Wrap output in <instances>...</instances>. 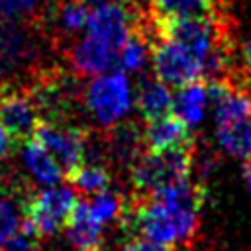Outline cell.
<instances>
[{
	"instance_id": "obj_18",
	"label": "cell",
	"mask_w": 251,
	"mask_h": 251,
	"mask_svg": "<svg viewBox=\"0 0 251 251\" xmlns=\"http://www.w3.org/2000/svg\"><path fill=\"white\" fill-rule=\"evenodd\" d=\"M71 186L80 194H98L112 186V173L102 163H82L73 175L67 176Z\"/></svg>"
},
{
	"instance_id": "obj_8",
	"label": "cell",
	"mask_w": 251,
	"mask_h": 251,
	"mask_svg": "<svg viewBox=\"0 0 251 251\" xmlns=\"http://www.w3.org/2000/svg\"><path fill=\"white\" fill-rule=\"evenodd\" d=\"M73 73L80 76H98L120 67V51L96 35L86 33L63 49Z\"/></svg>"
},
{
	"instance_id": "obj_25",
	"label": "cell",
	"mask_w": 251,
	"mask_h": 251,
	"mask_svg": "<svg viewBox=\"0 0 251 251\" xmlns=\"http://www.w3.org/2000/svg\"><path fill=\"white\" fill-rule=\"evenodd\" d=\"M14 147H18V145L14 143V139L10 137V133L0 126V165H2V161L12 153Z\"/></svg>"
},
{
	"instance_id": "obj_4",
	"label": "cell",
	"mask_w": 251,
	"mask_h": 251,
	"mask_svg": "<svg viewBox=\"0 0 251 251\" xmlns=\"http://www.w3.org/2000/svg\"><path fill=\"white\" fill-rule=\"evenodd\" d=\"M84 108L102 126L110 127L124 120L131 108L129 80L124 73L98 75L82 94Z\"/></svg>"
},
{
	"instance_id": "obj_11",
	"label": "cell",
	"mask_w": 251,
	"mask_h": 251,
	"mask_svg": "<svg viewBox=\"0 0 251 251\" xmlns=\"http://www.w3.org/2000/svg\"><path fill=\"white\" fill-rule=\"evenodd\" d=\"M0 55L6 63L16 67L33 63L37 53L31 25L4 22V25H0Z\"/></svg>"
},
{
	"instance_id": "obj_21",
	"label": "cell",
	"mask_w": 251,
	"mask_h": 251,
	"mask_svg": "<svg viewBox=\"0 0 251 251\" xmlns=\"http://www.w3.org/2000/svg\"><path fill=\"white\" fill-rule=\"evenodd\" d=\"M88 202V208L92 212V216L100 222V224H110V222H118L122 220V214H124V206H126V200L114 192V190H104V192H98V194H92Z\"/></svg>"
},
{
	"instance_id": "obj_17",
	"label": "cell",
	"mask_w": 251,
	"mask_h": 251,
	"mask_svg": "<svg viewBox=\"0 0 251 251\" xmlns=\"http://www.w3.org/2000/svg\"><path fill=\"white\" fill-rule=\"evenodd\" d=\"M151 12L157 18H210L222 10L214 0H151Z\"/></svg>"
},
{
	"instance_id": "obj_14",
	"label": "cell",
	"mask_w": 251,
	"mask_h": 251,
	"mask_svg": "<svg viewBox=\"0 0 251 251\" xmlns=\"http://www.w3.org/2000/svg\"><path fill=\"white\" fill-rule=\"evenodd\" d=\"M135 104L141 118L149 122L173 112V94L169 86L161 82L157 76H145L137 86Z\"/></svg>"
},
{
	"instance_id": "obj_28",
	"label": "cell",
	"mask_w": 251,
	"mask_h": 251,
	"mask_svg": "<svg viewBox=\"0 0 251 251\" xmlns=\"http://www.w3.org/2000/svg\"><path fill=\"white\" fill-rule=\"evenodd\" d=\"M245 180H247V186H249V190H251V175H245Z\"/></svg>"
},
{
	"instance_id": "obj_6",
	"label": "cell",
	"mask_w": 251,
	"mask_h": 251,
	"mask_svg": "<svg viewBox=\"0 0 251 251\" xmlns=\"http://www.w3.org/2000/svg\"><path fill=\"white\" fill-rule=\"evenodd\" d=\"M153 76L167 86H182L202 78V61L184 45L159 37L151 47Z\"/></svg>"
},
{
	"instance_id": "obj_13",
	"label": "cell",
	"mask_w": 251,
	"mask_h": 251,
	"mask_svg": "<svg viewBox=\"0 0 251 251\" xmlns=\"http://www.w3.org/2000/svg\"><path fill=\"white\" fill-rule=\"evenodd\" d=\"M65 233H67V239L80 251L100 247L102 224L92 216L86 200H78L75 204L73 212L65 222Z\"/></svg>"
},
{
	"instance_id": "obj_12",
	"label": "cell",
	"mask_w": 251,
	"mask_h": 251,
	"mask_svg": "<svg viewBox=\"0 0 251 251\" xmlns=\"http://www.w3.org/2000/svg\"><path fill=\"white\" fill-rule=\"evenodd\" d=\"M190 131L184 120H180L175 112L149 120L143 126V145L145 149L157 151V149H167V147H176L190 143Z\"/></svg>"
},
{
	"instance_id": "obj_2",
	"label": "cell",
	"mask_w": 251,
	"mask_h": 251,
	"mask_svg": "<svg viewBox=\"0 0 251 251\" xmlns=\"http://www.w3.org/2000/svg\"><path fill=\"white\" fill-rule=\"evenodd\" d=\"M25 88L37 108L39 120L55 124H71L73 114L82 102L84 94L75 76L57 67L33 73V78Z\"/></svg>"
},
{
	"instance_id": "obj_1",
	"label": "cell",
	"mask_w": 251,
	"mask_h": 251,
	"mask_svg": "<svg viewBox=\"0 0 251 251\" xmlns=\"http://www.w3.org/2000/svg\"><path fill=\"white\" fill-rule=\"evenodd\" d=\"M194 165V141L167 147V149H143L137 161L129 169L133 194L149 196L157 190L188 178Z\"/></svg>"
},
{
	"instance_id": "obj_9",
	"label": "cell",
	"mask_w": 251,
	"mask_h": 251,
	"mask_svg": "<svg viewBox=\"0 0 251 251\" xmlns=\"http://www.w3.org/2000/svg\"><path fill=\"white\" fill-rule=\"evenodd\" d=\"M104 155L108 161L122 169H131L137 157L143 153V127L133 120H120L118 124L106 127L102 135Z\"/></svg>"
},
{
	"instance_id": "obj_24",
	"label": "cell",
	"mask_w": 251,
	"mask_h": 251,
	"mask_svg": "<svg viewBox=\"0 0 251 251\" xmlns=\"http://www.w3.org/2000/svg\"><path fill=\"white\" fill-rule=\"evenodd\" d=\"M31 237H27L25 233H18L14 235L12 239H8L6 243L0 245V251H33V245H31Z\"/></svg>"
},
{
	"instance_id": "obj_19",
	"label": "cell",
	"mask_w": 251,
	"mask_h": 251,
	"mask_svg": "<svg viewBox=\"0 0 251 251\" xmlns=\"http://www.w3.org/2000/svg\"><path fill=\"white\" fill-rule=\"evenodd\" d=\"M220 145L233 157L247 159L251 155V118L218 126Z\"/></svg>"
},
{
	"instance_id": "obj_16",
	"label": "cell",
	"mask_w": 251,
	"mask_h": 251,
	"mask_svg": "<svg viewBox=\"0 0 251 251\" xmlns=\"http://www.w3.org/2000/svg\"><path fill=\"white\" fill-rule=\"evenodd\" d=\"M22 159H24L27 171L33 175V178L41 184L55 186L63 178V171L57 165V161L35 139H27L22 145Z\"/></svg>"
},
{
	"instance_id": "obj_5",
	"label": "cell",
	"mask_w": 251,
	"mask_h": 251,
	"mask_svg": "<svg viewBox=\"0 0 251 251\" xmlns=\"http://www.w3.org/2000/svg\"><path fill=\"white\" fill-rule=\"evenodd\" d=\"M88 137L90 133L80 126L39 120L31 139H35L49 151V155L61 167L63 178H67L84 163Z\"/></svg>"
},
{
	"instance_id": "obj_15",
	"label": "cell",
	"mask_w": 251,
	"mask_h": 251,
	"mask_svg": "<svg viewBox=\"0 0 251 251\" xmlns=\"http://www.w3.org/2000/svg\"><path fill=\"white\" fill-rule=\"evenodd\" d=\"M206 102H208V84L204 78H198L178 86L176 94L173 96V112L180 120H184V124L190 127L202 120Z\"/></svg>"
},
{
	"instance_id": "obj_22",
	"label": "cell",
	"mask_w": 251,
	"mask_h": 251,
	"mask_svg": "<svg viewBox=\"0 0 251 251\" xmlns=\"http://www.w3.org/2000/svg\"><path fill=\"white\" fill-rule=\"evenodd\" d=\"M22 229V200L0 194V245L18 235Z\"/></svg>"
},
{
	"instance_id": "obj_26",
	"label": "cell",
	"mask_w": 251,
	"mask_h": 251,
	"mask_svg": "<svg viewBox=\"0 0 251 251\" xmlns=\"http://www.w3.org/2000/svg\"><path fill=\"white\" fill-rule=\"evenodd\" d=\"M239 59H241V67L251 69V33L241 41V47H239Z\"/></svg>"
},
{
	"instance_id": "obj_23",
	"label": "cell",
	"mask_w": 251,
	"mask_h": 251,
	"mask_svg": "<svg viewBox=\"0 0 251 251\" xmlns=\"http://www.w3.org/2000/svg\"><path fill=\"white\" fill-rule=\"evenodd\" d=\"M120 251H173V249H167L163 245H157L153 241H147L143 237H133L129 239L126 245H122Z\"/></svg>"
},
{
	"instance_id": "obj_29",
	"label": "cell",
	"mask_w": 251,
	"mask_h": 251,
	"mask_svg": "<svg viewBox=\"0 0 251 251\" xmlns=\"http://www.w3.org/2000/svg\"><path fill=\"white\" fill-rule=\"evenodd\" d=\"M86 251H102L100 247H94V249H86Z\"/></svg>"
},
{
	"instance_id": "obj_7",
	"label": "cell",
	"mask_w": 251,
	"mask_h": 251,
	"mask_svg": "<svg viewBox=\"0 0 251 251\" xmlns=\"http://www.w3.org/2000/svg\"><path fill=\"white\" fill-rule=\"evenodd\" d=\"M39 124L37 108L25 86H0V126L10 133L14 143L22 147L33 137Z\"/></svg>"
},
{
	"instance_id": "obj_3",
	"label": "cell",
	"mask_w": 251,
	"mask_h": 251,
	"mask_svg": "<svg viewBox=\"0 0 251 251\" xmlns=\"http://www.w3.org/2000/svg\"><path fill=\"white\" fill-rule=\"evenodd\" d=\"M73 186H49L39 192H29L22 200V233L33 241L55 235L76 204Z\"/></svg>"
},
{
	"instance_id": "obj_20",
	"label": "cell",
	"mask_w": 251,
	"mask_h": 251,
	"mask_svg": "<svg viewBox=\"0 0 251 251\" xmlns=\"http://www.w3.org/2000/svg\"><path fill=\"white\" fill-rule=\"evenodd\" d=\"M0 18L4 22H16L35 27L43 25L45 10L41 0H0Z\"/></svg>"
},
{
	"instance_id": "obj_27",
	"label": "cell",
	"mask_w": 251,
	"mask_h": 251,
	"mask_svg": "<svg viewBox=\"0 0 251 251\" xmlns=\"http://www.w3.org/2000/svg\"><path fill=\"white\" fill-rule=\"evenodd\" d=\"M76 2H82V4H86L88 8H90V6H92V8H96V6L108 4V2H112V0H76Z\"/></svg>"
},
{
	"instance_id": "obj_30",
	"label": "cell",
	"mask_w": 251,
	"mask_h": 251,
	"mask_svg": "<svg viewBox=\"0 0 251 251\" xmlns=\"http://www.w3.org/2000/svg\"><path fill=\"white\" fill-rule=\"evenodd\" d=\"M129 2H137V4H141V2H143V0H129Z\"/></svg>"
},
{
	"instance_id": "obj_10",
	"label": "cell",
	"mask_w": 251,
	"mask_h": 251,
	"mask_svg": "<svg viewBox=\"0 0 251 251\" xmlns=\"http://www.w3.org/2000/svg\"><path fill=\"white\" fill-rule=\"evenodd\" d=\"M90 8L76 0H57L51 10H45V20L53 27V39L67 45L73 43V37L86 29ZM43 20V24H45Z\"/></svg>"
}]
</instances>
